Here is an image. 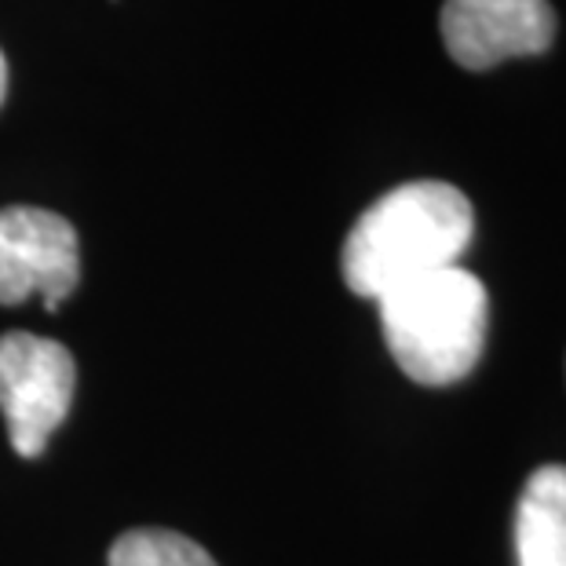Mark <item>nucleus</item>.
<instances>
[{
	"label": "nucleus",
	"mask_w": 566,
	"mask_h": 566,
	"mask_svg": "<svg viewBox=\"0 0 566 566\" xmlns=\"http://www.w3.org/2000/svg\"><path fill=\"white\" fill-rule=\"evenodd\" d=\"M77 366L63 344L38 333L0 336V413L19 457L44 453L74 406Z\"/></svg>",
	"instance_id": "3"
},
{
	"label": "nucleus",
	"mask_w": 566,
	"mask_h": 566,
	"mask_svg": "<svg viewBox=\"0 0 566 566\" xmlns=\"http://www.w3.org/2000/svg\"><path fill=\"white\" fill-rule=\"evenodd\" d=\"M439 30L453 63L479 74L504 59L548 52L556 11L548 0H446Z\"/></svg>",
	"instance_id": "5"
},
{
	"label": "nucleus",
	"mask_w": 566,
	"mask_h": 566,
	"mask_svg": "<svg viewBox=\"0 0 566 566\" xmlns=\"http://www.w3.org/2000/svg\"><path fill=\"white\" fill-rule=\"evenodd\" d=\"M81 282V242L59 212L11 205L0 209V304L41 296L55 311Z\"/></svg>",
	"instance_id": "4"
},
{
	"label": "nucleus",
	"mask_w": 566,
	"mask_h": 566,
	"mask_svg": "<svg viewBox=\"0 0 566 566\" xmlns=\"http://www.w3.org/2000/svg\"><path fill=\"white\" fill-rule=\"evenodd\" d=\"M472 234V201L453 184H402L373 201L352 227L340 256L344 282L355 296L384 300L424 274L457 268Z\"/></svg>",
	"instance_id": "1"
},
{
	"label": "nucleus",
	"mask_w": 566,
	"mask_h": 566,
	"mask_svg": "<svg viewBox=\"0 0 566 566\" xmlns=\"http://www.w3.org/2000/svg\"><path fill=\"white\" fill-rule=\"evenodd\" d=\"M111 566H216V559L176 530H128L114 541Z\"/></svg>",
	"instance_id": "7"
},
{
	"label": "nucleus",
	"mask_w": 566,
	"mask_h": 566,
	"mask_svg": "<svg viewBox=\"0 0 566 566\" xmlns=\"http://www.w3.org/2000/svg\"><path fill=\"white\" fill-rule=\"evenodd\" d=\"M4 95H8V63H4V52H0V106H4Z\"/></svg>",
	"instance_id": "8"
},
{
	"label": "nucleus",
	"mask_w": 566,
	"mask_h": 566,
	"mask_svg": "<svg viewBox=\"0 0 566 566\" xmlns=\"http://www.w3.org/2000/svg\"><path fill=\"white\" fill-rule=\"evenodd\" d=\"M377 304L388 352L413 384L450 388L483 358L490 325L486 285L461 263L395 289Z\"/></svg>",
	"instance_id": "2"
},
{
	"label": "nucleus",
	"mask_w": 566,
	"mask_h": 566,
	"mask_svg": "<svg viewBox=\"0 0 566 566\" xmlns=\"http://www.w3.org/2000/svg\"><path fill=\"white\" fill-rule=\"evenodd\" d=\"M520 566H566V468L545 464L526 479L515 509Z\"/></svg>",
	"instance_id": "6"
}]
</instances>
